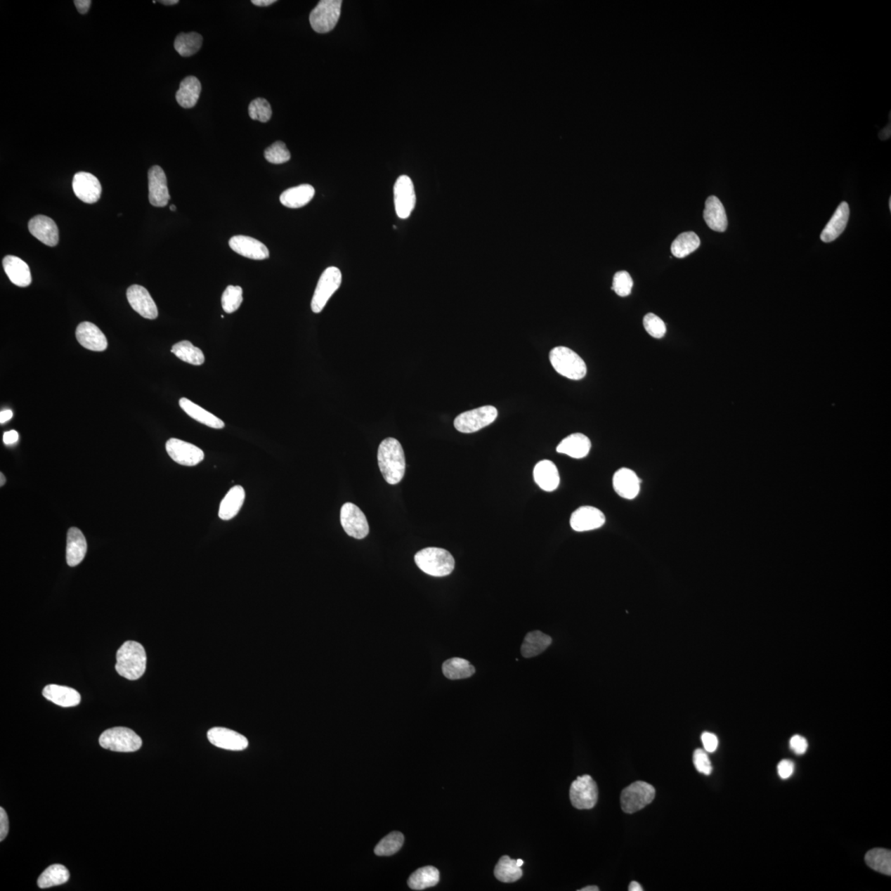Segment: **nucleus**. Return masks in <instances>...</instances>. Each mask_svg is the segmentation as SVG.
<instances>
[{"instance_id":"obj_1","label":"nucleus","mask_w":891,"mask_h":891,"mask_svg":"<svg viewBox=\"0 0 891 891\" xmlns=\"http://www.w3.org/2000/svg\"><path fill=\"white\" fill-rule=\"evenodd\" d=\"M378 466L384 479L390 485H396L404 478L406 468L404 450L399 441L393 438L383 440L377 453Z\"/></svg>"},{"instance_id":"obj_2","label":"nucleus","mask_w":891,"mask_h":891,"mask_svg":"<svg viewBox=\"0 0 891 891\" xmlns=\"http://www.w3.org/2000/svg\"><path fill=\"white\" fill-rule=\"evenodd\" d=\"M146 660L145 649L140 643L126 642L117 653L116 670L126 679H139L145 674Z\"/></svg>"},{"instance_id":"obj_3","label":"nucleus","mask_w":891,"mask_h":891,"mask_svg":"<svg viewBox=\"0 0 891 891\" xmlns=\"http://www.w3.org/2000/svg\"><path fill=\"white\" fill-rule=\"evenodd\" d=\"M415 561L422 571L434 577L448 576L455 568V560L451 553L443 548L428 547L421 549L416 553Z\"/></svg>"},{"instance_id":"obj_4","label":"nucleus","mask_w":891,"mask_h":891,"mask_svg":"<svg viewBox=\"0 0 891 891\" xmlns=\"http://www.w3.org/2000/svg\"><path fill=\"white\" fill-rule=\"evenodd\" d=\"M549 361L560 375L571 380H581L586 376V364L579 355L571 349L557 347L549 353Z\"/></svg>"},{"instance_id":"obj_5","label":"nucleus","mask_w":891,"mask_h":891,"mask_svg":"<svg viewBox=\"0 0 891 891\" xmlns=\"http://www.w3.org/2000/svg\"><path fill=\"white\" fill-rule=\"evenodd\" d=\"M99 743L106 750L115 752H135L142 746V739L132 729L115 727L107 729L99 737Z\"/></svg>"},{"instance_id":"obj_6","label":"nucleus","mask_w":891,"mask_h":891,"mask_svg":"<svg viewBox=\"0 0 891 891\" xmlns=\"http://www.w3.org/2000/svg\"><path fill=\"white\" fill-rule=\"evenodd\" d=\"M655 796L656 789L652 785L638 781L623 791L620 805L625 813H636L651 804Z\"/></svg>"},{"instance_id":"obj_7","label":"nucleus","mask_w":891,"mask_h":891,"mask_svg":"<svg viewBox=\"0 0 891 891\" xmlns=\"http://www.w3.org/2000/svg\"><path fill=\"white\" fill-rule=\"evenodd\" d=\"M497 417V410L495 407L482 406L459 415L454 420V426L459 432L463 434L476 433L491 424Z\"/></svg>"},{"instance_id":"obj_8","label":"nucleus","mask_w":891,"mask_h":891,"mask_svg":"<svg viewBox=\"0 0 891 891\" xmlns=\"http://www.w3.org/2000/svg\"><path fill=\"white\" fill-rule=\"evenodd\" d=\"M342 3L341 0H321L311 13L313 30L318 33L333 30L339 22Z\"/></svg>"},{"instance_id":"obj_9","label":"nucleus","mask_w":891,"mask_h":891,"mask_svg":"<svg viewBox=\"0 0 891 891\" xmlns=\"http://www.w3.org/2000/svg\"><path fill=\"white\" fill-rule=\"evenodd\" d=\"M341 283H342V273L340 270L336 267L326 268L320 278L312 298V311L318 314L323 311L327 302L338 290Z\"/></svg>"},{"instance_id":"obj_10","label":"nucleus","mask_w":891,"mask_h":891,"mask_svg":"<svg viewBox=\"0 0 891 891\" xmlns=\"http://www.w3.org/2000/svg\"><path fill=\"white\" fill-rule=\"evenodd\" d=\"M570 798L573 807L578 809H592L598 802V786L590 775L579 776L571 784Z\"/></svg>"},{"instance_id":"obj_11","label":"nucleus","mask_w":891,"mask_h":891,"mask_svg":"<svg viewBox=\"0 0 891 891\" xmlns=\"http://www.w3.org/2000/svg\"><path fill=\"white\" fill-rule=\"evenodd\" d=\"M340 521L345 533L350 537L361 540L369 533L366 516L358 506L352 503H346L341 508Z\"/></svg>"},{"instance_id":"obj_12","label":"nucleus","mask_w":891,"mask_h":891,"mask_svg":"<svg viewBox=\"0 0 891 891\" xmlns=\"http://www.w3.org/2000/svg\"><path fill=\"white\" fill-rule=\"evenodd\" d=\"M394 202L397 216L401 219L409 218L416 205V194L414 183L407 175H401L396 180Z\"/></svg>"},{"instance_id":"obj_13","label":"nucleus","mask_w":891,"mask_h":891,"mask_svg":"<svg viewBox=\"0 0 891 891\" xmlns=\"http://www.w3.org/2000/svg\"><path fill=\"white\" fill-rule=\"evenodd\" d=\"M166 451L175 462L185 467L197 466L205 457L202 449L177 438L169 439L166 443Z\"/></svg>"},{"instance_id":"obj_14","label":"nucleus","mask_w":891,"mask_h":891,"mask_svg":"<svg viewBox=\"0 0 891 891\" xmlns=\"http://www.w3.org/2000/svg\"><path fill=\"white\" fill-rule=\"evenodd\" d=\"M128 302L135 311L145 319L155 320L159 313L153 298L144 287L132 285L127 289Z\"/></svg>"},{"instance_id":"obj_15","label":"nucleus","mask_w":891,"mask_h":891,"mask_svg":"<svg viewBox=\"0 0 891 891\" xmlns=\"http://www.w3.org/2000/svg\"><path fill=\"white\" fill-rule=\"evenodd\" d=\"M73 190L77 197L85 203L93 204L99 200L102 186L99 180L92 174L79 172L74 174Z\"/></svg>"},{"instance_id":"obj_16","label":"nucleus","mask_w":891,"mask_h":891,"mask_svg":"<svg viewBox=\"0 0 891 891\" xmlns=\"http://www.w3.org/2000/svg\"><path fill=\"white\" fill-rule=\"evenodd\" d=\"M606 522L603 512L595 507L583 506L571 516V526L576 532H587L603 527Z\"/></svg>"},{"instance_id":"obj_17","label":"nucleus","mask_w":891,"mask_h":891,"mask_svg":"<svg viewBox=\"0 0 891 891\" xmlns=\"http://www.w3.org/2000/svg\"><path fill=\"white\" fill-rule=\"evenodd\" d=\"M149 200L151 205L164 207L168 205L170 196L167 178L162 168L155 165L149 169Z\"/></svg>"},{"instance_id":"obj_18","label":"nucleus","mask_w":891,"mask_h":891,"mask_svg":"<svg viewBox=\"0 0 891 891\" xmlns=\"http://www.w3.org/2000/svg\"><path fill=\"white\" fill-rule=\"evenodd\" d=\"M213 746L226 750L241 751L249 746L248 739L238 732L224 727H214L207 732Z\"/></svg>"},{"instance_id":"obj_19","label":"nucleus","mask_w":891,"mask_h":891,"mask_svg":"<svg viewBox=\"0 0 891 891\" xmlns=\"http://www.w3.org/2000/svg\"><path fill=\"white\" fill-rule=\"evenodd\" d=\"M30 233L41 243L54 247L59 242V230L56 222L48 216L37 215L28 223Z\"/></svg>"},{"instance_id":"obj_20","label":"nucleus","mask_w":891,"mask_h":891,"mask_svg":"<svg viewBox=\"0 0 891 891\" xmlns=\"http://www.w3.org/2000/svg\"><path fill=\"white\" fill-rule=\"evenodd\" d=\"M229 245L232 250L245 258L254 260L269 258V251L266 245L252 237L235 235L230 240Z\"/></svg>"},{"instance_id":"obj_21","label":"nucleus","mask_w":891,"mask_h":891,"mask_svg":"<svg viewBox=\"0 0 891 891\" xmlns=\"http://www.w3.org/2000/svg\"><path fill=\"white\" fill-rule=\"evenodd\" d=\"M613 485L616 493L625 500H634L641 490V480L628 468H620L614 474Z\"/></svg>"},{"instance_id":"obj_22","label":"nucleus","mask_w":891,"mask_h":891,"mask_svg":"<svg viewBox=\"0 0 891 891\" xmlns=\"http://www.w3.org/2000/svg\"><path fill=\"white\" fill-rule=\"evenodd\" d=\"M77 339L84 348L96 352H103L108 348V340L100 329L90 322L80 323L75 332Z\"/></svg>"},{"instance_id":"obj_23","label":"nucleus","mask_w":891,"mask_h":891,"mask_svg":"<svg viewBox=\"0 0 891 891\" xmlns=\"http://www.w3.org/2000/svg\"><path fill=\"white\" fill-rule=\"evenodd\" d=\"M4 272L14 285L26 287L32 283L30 268L20 258L8 255L3 259Z\"/></svg>"},{"instance_id":"obj_24","label":"nucleus","mask_w":891,"mask_h":891,"mask_svg":"<svg viewBox=\"0 0 891 891\" xmlns=\"http://www.w3.org/2000/svg\"><path fill=\"white\" fill-rule=\"evenodd\" d=\"M533 477L537 485L547 492L556 490L560 485L561 478L558 469L549 460H543L535 466Z\"/></svg>"},{"instance_id":"obj_25","label":"nucleus","mask_w":891,"mask_h":891,"mask_svg":"<svg viewBox=\"0 0 891 891\" xmlns=\"http://www.w3.org/2000/svg\"><path fill=\"white\" fill-rule=\"evenodd\" d=\"M850 214V206L846 202H843L822 231L821 239L823 242L831 243L842 235L846 229Z\"/></svg>"},{"instance_id":"obj_26","label":"nucleus","mask_w":891,"mask_h":891,"mask_svg":"<svg viewBox=\"0 0 891 891\" xmlns=\"http://www.w3.org/2000/svg\"><path fill=\"white\" fill-rule=\"evenodd\" d=\"M703 217L710 229L717 232L727 230L728 220L726 210L718 197L710 196L707 199Z\"/></svg>"},{"instance_id":"obj_27","label":"nucleus","mask_w":891,"mask_h":891,"mask_svg":"<svg viewBox=\"0 0 891 891\" xmlns=\"http://www.w3.org/2000/svg\"><path fill=\"white\" fill-rule=\"evenodd\" d=\"M87 552V542L82 531L71 528L68 531L66 546V561L68 566L74 567L82 563Z\"/></svg>"},{"instance_id":"obj_28","label":"nucleus","mask_w":891,"mask_h":891,"mask_svg":"<svg viewBox=\"0 0 891 891\" xmlns=\"http://www.w3.org/2000/svg\"><path fill=\"white\" fill-rule=\"evenodd\" d=\"M44 698L63 708L75 707L80 703L82 696L77 690L69 687L51 684L42 691Z\"/></svg>"},{"instance_id":"obj_29","label":"nucleus","mask_w":891,"mask_h":891,"mask_svg":"<svg viewBox=\"0 0 891 891\" xmlns=\"http://www.w3.org/2000/svg\"><path fill=\"white\" fill-rule=\"evenodd\" d=\"M591 449V442L585 434H573L563 439L558 445L557 451L566 454L575 459H581L587 456Z\"/></svg>"},{"instance_id":"obj_30","label":"nucleus","mask_w":891,"mask_h":891,"mask_svg":"<svg viewBox=\"0 0 891 891\" xmlns=\"http://www.w3.org/2000/svg\"><path fill=\"white\" fill-rule=\"evenodd\" d=\"M245 500V491L242 486L231 488L220 505L219 518L224 521L234 519L242 508Z\"/></svg>"},{"instance_id":"obj_31","label":"nucleus","mask_w":891,"mask_h":891,"mask_svg":"<svg viewBox=\"0 0 891 891\" xmlns=\"http://www.w3.org/2000/svg\"><path fill=\"white\" fill-rule=\"evenodd\" d=\"M315 188L310 184H301L297 187L287 189L280 196V202L283 206L292 209L307 205L315 196Z\"/></svg>"},{"instance_id":"obj_32","label":"nucleus","mask_w":891,"mask_h":891,"mask_svg":"<svg viewBox=\"0 0 891 891\" xmlns=\"http://www.w3.org/2000/svg\"><path fill=\"white\" fill-rule=\"evenodd\" d=\"M179 405L185 413L199 422V423L216 429H221L225 427L224 422L217 418L216 415H212L210 412L204 410L203 408L197 405L195 403L189 401L187 398L180 399Z\"/></svg>"},{"instance_id":"obj_33","label":"nucleus","mask_w":891,"mask_h":891,"mask_svg":"<svg viewBox=\"0 0 891 891\" xmlns=\"http://www.w3.org/2000/svg\"><path fill=\"white\" fill-rule=\"evenodd\" d=\"M202 91V85L195 77H188L180 84L176 93L179 105L183 108H192L196 105Z\"/></svg>"},{"instance_id":"obj_34","label":"nucleus","mask_w":891,"mask_h":891,"mask_svg":"<svg viewBox=\"0 0 891 891\" xmlns=\"http://www.w3.org/2000/svg\"><path fill=\"white\" fill-rule=\"evenodd\" d=\"M552 643V639L548 635L540 630H534L525 637L521 653L524 658L538 656L546 651Z\"/></svg>"},{"instance_id":"obj_35","label":"nucleus","mask_w":891,"mask_h":891,"mask_svg":"<svg viewBox=\"0 0 891 891\" xmlns=\"http://www.w3.org/2000/svg\"><path fill=\"white\" fill-rule=\"evenodd\" d=\"M440 873L436 867L428 866L415 871L408 880L412 890H422L433 887L439 883Z\"/></svg>"},{"instance_id":"obj_36","label":"nucleus","mask_w":891,"mask_h":891,"mask_svg":"<svg viewBox=\"0 0 891 891\" xmlns=\"http://www.w3.org/2000/svg\"><path fill=\"white\" fill-rule=\"evenodd\" d=\"M443 672L448 679H465L475 674L476 668L464 658H453L443 663Z\"/></svg>"},{"instance_id":"obj_37","label":"nucleus","mask_w":891,"mask_h":891,"mask_svg":"<svg viewBox=\"0 0 891 891\" xmlns=\"http://www.w3.org/2000/svg\"><path fill=\"white\" fill-rule=\"evenodd\" d=\"M70 879V871L63 865L55 864L51 865L42 872L37 880L41 889H46L53 887V886L63 885Z\"/></svg>"},{"instance_id":"obj_38","label":"nucleus","mask_w":891,"mask_h":891,"mask_svg":"<svg viewBox=\"0 0 891 891\" xmlns=\"http://www.w3.org/2000/svg\"><path fill=\"white\" fill-rule=\"evenodd\" d=\"M494 872L495 878L505 883H515L523 876V871L516 864V860L511 859L509 856L501 857Z\"/></svg>"},{"instance_id":"obj_39","label":"nucleus","mask_w":891,"mask_h":891,"mask_svg":"<svg viewBox=\"0 0 891 891\" xmlns=\"http://www.w3.org/2000/svg\"><path fill=\"white\" fill-rule=\"evenodd\" d=\"M203 39L197 32L180 33L174 41V48L178 53L188 58L201 49Z\"/></svg>"},{"instance_id":"obj_40","label":"nucleus","mask_w":891,"mask_h":891,"mask_svg":"<svg viewBox=\"0 0 891 891\" xmlns=\"http://www.w3.org/2000/svg\"><path fill=\"white\" fill-rule=\"evenodd\" d=\"M701 245L698 235L694 232H685L677 237L671 245V252L676 258L682 259L694 252Z\"/></svg>"},{"instance_id":"obj_41","label":"nucleus","mask_w":891,"mask_h":891,"mask_svg":"<svg viewBox=\"0 0 891 891\" xmlns=\"http://www.w3.org/2000/svg\"><path fill=\"white\" fill-rule=\"evenodd\" d=\"M171 353L182 361L195 365V366H200L205 362L202 351L193 346L189 341L184 340L174 344Z\"/></svg>"},{"instance_id":"obj_42","label":"nucleus","mask_w":891,"mask_h":891,"mask_svg":"<svg viewBox=\"0 0 891 891\" xmlns=\"http://www.w3.org/2000/svg\"><path fill=\"white\" fill-rule=\"evenodd\" d=\"M865 861L871 869L885 875H891V852L884 848H874L866 853Z\"/></svg>"},{"instance_id":"obj_43","label":"nucleus","mask_w":891,"mask_h":891,"mask_svg":"<svg viewBox=\"0 0 891 891\" xmlns=\"http://www.w3.org/2000/svg\"><path fill=\"white\" fill-rule=\"evenodd\" d=\"M404 841L405 838L403 833L397 831L392 832L382 838L376 846L374 852L377 856L394 855L404 845Z\"/></svg>"},{"instance_id":"obj_44","label":"nucleus","mask_w":891,"mask_h":891,"mask_svg":"<svg viewBox=\"0 0 891 891\" xmlns=\"http://www.w3.org/2000/svg\"><path fill=\"white\" fill-rule=\"evenodd\" d=\"M243 302V290L239 286H228L221 297V305L225 312L231 314L239 309Z\"/></svg>"},{"instance_id":"obj_45","label":"nucleus","mask_w":891,"mask_h":891,"mask_svg":"<svg viewBox=\"0 0 891 891\" xmlns=\"http://www.w3.org/2000/svg\"><path fill=\"white\" fill-rule=\"evenodd\" d=\"M249 115L251 119L267 122L272 117L271 105L265 98H256L249 104Z\"/></svg>"},{"instance_id":"obj_46","label":"nucleus","mask_w":891,"mask_h":891,"mask_svg":"<svg viewBox=\"0 0 891 891\" xmlns=\"http://www.w3.org/2000/svg\"><path fill=\"white\" fill-rule=\"evenodd\" d=\"M264 157L269 163L281 164L290 160L291 154L282 141H276L265 150Z\"/></svg>"},{"instance_id":"obj_47","label":"nucleus","mask_w":891,"mask_h":891,"mask_svg":"<svg viewBox=\"0 0 891 891\" xmlns=\"http://www.w3.org/2000/svg\"><path fill=\"white\" fill-rule=\"evenodd\" d=\"M644 329L647 333L656 339H661L666 334V325L660 317L649 313L644 318Z\"/></svg>"},{"instance_id":"obj_48","label":"nucleus","mask_w":891,"mask_h":891,"mask_svg":"<svg viewBox=\"0 0 891 891\" xmlns=\"http://www.w3.org/2000/svg\"><path fill=\"white\" fill-rule=\"evenodd\" d=\"M633 287V280L630 275L625 271H620L615 274L613 278V290L620 297H627L632 292Z\"/></svg>"},{"instance_id":"obj_49","label":"nucleus","mask_w":891,"mask_h":891,"mask_svg":"<svg viewBox=\"0 0 891 891\" xmlns=\"http://www.w3.org/2000/svg\"><path fill=\"white\" fill-rule=\"evenodd\" d=\"M694 764L696 769L701 774L710 775L713 772L712 762L708 755L707 751L698 748L694 753Z\"/></svg>"},{"instance_id":"obj_50","label":"nucleus","mask_w":891,"mask_h":891,"mask_svg":"<svg viewBox=\"0 0 891 891\" xmlns=\"http://www.w3.org/2000/svg\"><path fill=\"white\" fill-rule=\"evenodd\" d=\"M790 748L791 750L796 753V755H804V753L807 751L808 748V742L807 739L803 736H798V734H795V736L791 737V739Z\"/></svg>"},{"instance_id":"obj_51","label":"nucleus","mask_w":891,"mask_h":891,"mask_svg":"<svg viewBox=\"0 0 891 891\" xmlns=\"http://www.w3.org/2000/svg\"><path fill=\"white\" fill-rule=\"evenodd\" d=\"M701 741H703L705 750L708 753H713L717 750L718 738L715 734L710 732H704L701 734Z\"/></svg>"},{"instance_id":"obj_52","label":"nucleus","mask_w":891,"mask_h":891,"mask_svg":"<svg viewBox=\"0 0 891 891\" xmlns=\"http://www.w3.org/2000/svg\"><path fill=\"white\" fill-rule=\"evenodd\" d=\"M795 765L793 761L783 760L777 766V772L781 779H788L794 774Z\"/></svg>"},{"instance_id":"obj_53","label":"nucleus","mask_w":891,"mask_h":891,"mask_svg":"<svg viewBox=\"0 0 891 891\" xmlns=\"http://www.w3.org/2000/svg\"><path fill=\"white\" fill-rule=\"evenodd\" d=\"M9 822L7 813L3 807L0 808V841H3L8 835Z\"/></svg>"},{"instance_id":"obj_54","label":"nucleus","mask_w":891,"mask_h":891,"mask_svg":"<svg viewBox=\"0 0 891 891\" xmlns=\"http://www.w3.org/2000/svg\"><path fill=\"white\" fill-rule=\"evenodd\" d=\"M3 441L6 445H13L18 441V434L15 430L8 431L4 434Z\"/></svg>"},{"instance_id":"obj_55","label":"nucleus","mask_w":891,"mask_h":891,"mask_svg":"<svg viewBox=\"0 0 891 891\" xmlns=\"http://www.w3.org/2000/svg\"><path fill=\"white\" fill-rule=\"evenodd\" d=\"M74 4L79 13L85 14L88 13L92 1H90V0H75Z\"/></svg>"},{"instance_id":"obj_56","label":"nucleus","mask_w":891,"mask_h":891,"mask_svg":"<svg viewBox=\"0 0 891 891\" xmlns=\"http://www.w3.org/2000/svg\"><path fill=\"white\" fill-rule=\"evenodd\" d=\"M13 417V412L11 410L1 411L0 413V423L4 424L7 421L11 420Z\"/></svg>"},{"instance_id":"obj_57","label":"nucleus","mask_w":891,"mask_h":891,"mask_svg":"<svg viewBox=\"0 0 891 891\" xmlns=\"http://www.w3.org/2000/svg\"><path fill=\"white\" fill-rule=\"evenodd\" d=\"M276 2V0H253L252 4L256 6L267 7Z\"/></svg>"},{"instance_id":"obj_58","label":"nucleus","mask_w":891,"mask_h":891,"mask_svg":"<svg viewBox=\"0 0 891 891\" xmlns=\"http://www.w3.org/2000/svg\"><path fill=\"white\" fill-rule=\"evenodd\" d=\"M628 890L630 891H643L642 886L637 883V881H632V883L630 884Z\"/></svg>"},{"instance_id":"obj_59","label":"nucleus","mask_w":891,"mask_h":891,"mask_svg":"<svg viewBox=\"0 0 891 891\" xmlns=\"http://www.w3.org/2000/svg\"><path fill=\"white\" fill-rule=\"evenodd\" d=\"M160 3L164 4V6H175V4H178L179 1L178 0H163V1H160Z\"/></svg>"},{"instance_id":"obj_60","label":"nucleus","mask_w":891,"mask_h":891,"mask_svg":"<svg viewBox=\"0 0 891 891\" xmlns=\"http://www.w3.org/2000/svg\"><path fill=\"white\" fill-rule=\"evenodd\" d=\"M579 890H580V891H598V890H599V889L598 886H595V885H590V886H587V887L583 888V889Z\"/></svg>"},{"instance_id":"obj_61","label":"nucleus","mask_w":891,"mask_h":891,"mask_svg":"<svg viewBox=\"0 0 891 891\" xmlns=\"http://www.w3.org/2000/svg\"><path fill=\"white\" fill-rule=\"evenodd\" d=\"M0 478H1V481H0V486H3L4 484H6V477H4L2 473L0 474Z\"/></svg>"},{"instance_id":"obj_62","label":"nucleus","mask_w":891,"mask_h":891,"mask_svg":"<svg viewBox=\"0 0 891 891\" xmlns=\"http://www.w3.org/2000/svg\"><path fill=\"white\" fill-rule=\"evenodd\" d=\"M516 864H518V865H519V866H522L523 865L524 862H523V861L522 859H518V860H516Z\"/></svg>"},{"instance_id":"obj_63","label":"nucleus","mask_w":891,"mask_h":891,"mask_svg":"<svg viewBox=\"0 0 891 891\" xmlns=\"http://www.w3.org/2000/svg\"><path fill=\"white\" fill-rule=\"evenodd\" d=\"M170 210L174 212L175 210H176V207H175L174 205L170 206Z\"/></svg>"},{"instance_id":"obj_64","label":"nucleus","mask_w":891,"mask_h":891,"mask_svg":"<svg viewBox=\"0 0 891 891\" xmlns=\"http://www.w3.org/2000/svg\"><path fill=\"white\" fill-rule=\"evenodd\" d=\"M889 206H890V210L891 211V199L890 198L889 202Z\"/></svg>"}]
</instances>
